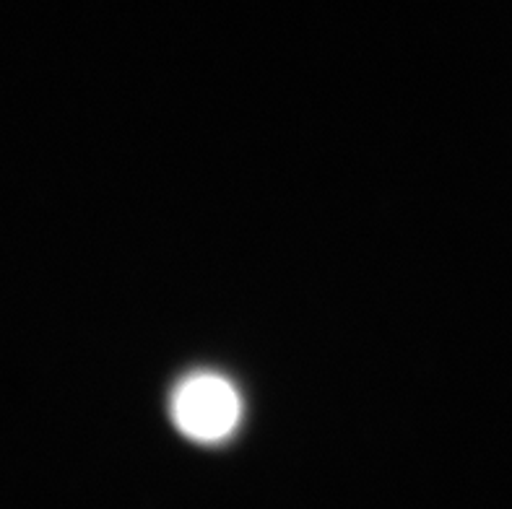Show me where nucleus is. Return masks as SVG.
Here are the masks:
<instances>
[{
    "label": "nucleus",
    "instance_id": "obj_1",
    "mask_svg": "<svg viewBox=\"0 0 512 509\" xmlns=\"http://www.w3.org/2000/svg\"><path fill=\"white\" fill-rule=\"evenodd\" d=\"M169 411L177 432L201 445H219L240 426L242 400L232 382L201 372L177 385Z\"/></svg>",
    "mask_w": 512,
    "mask_h": 509
}]
</instances>
